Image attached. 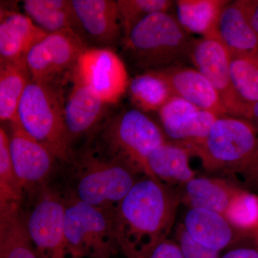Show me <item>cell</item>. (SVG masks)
Returning a JSON list of instances; mask_svg holds the SVG:
<instances>
[{"instance_id": "obj_32", "label": "cell", "mask_w": 258, "mask_h": 258, "mask_svg": "<svg viewBox=\"0 0 258 258\" xmlns=\"http://www.w3.org/2000/svg\"><path fill=\"white\" fill-rule=\"evenodd\" d=\"M148 258H184L179 245L165 239L154 247Z\"/></svg>"}, {"instance_id": "obj_10", "label": "cell", "mask_w": 258, "mask_h": 258, "mask_svg": "<svg viewBox=\"0 0 258 258\" xmlns=\"http://www.w3.org/2000/svg\"><path fill=\"white\" fill-rule=\"evenodd\" d=\"M73 75L89 86L105 103H117L128 90V73L119 56L108 48L86 49Z\"/></svg>"}, {"instance_id": "obj_29", "label": "cell", "mask_w": 258, "mask_h": 258, "mask_svg": "<svg viewBox=\"0 0 258 258\" xmlns=\"http://www.w3.org/2000/svg\"><path fill=\"white\" fill-rule=\"evenodd\" d=\"M23 189L15 173L10 151L9 136L0 128V206L20 205Z\"/></svg>"}, {"instance_id": "obj_12", "label": "cell", "mask_w": 258, "mask_h": 258, "mask_svg": "<svg viewBox=\"0 0 258 258\" xmlns=\"http://www.w3.org/2000/svg\"><path fill=\"white\" fill-rule=\"evenodd\" d=\"M10 124V155L22 188L26 191L41 187L52 174L55 157L19 122Z\"/></svg>"}, {"instance_id": "obj_35", "label": "cell", "mask_w": 258, "mask_h": 258, "mask_svg": "<svg viewBox=\"0 0 258 258\" xmlns=\"http://www.w3.org/2000/svg\"><path fill=\"white\" fill-rule=\"evenodd\" d=\"M249 183L258 190V161L244 171Z\"/></svg>"}, {"instance_id": "obj_18", "label": "cell", "mask_w": 258, "mask_h": 258, "mask_svg": "<svg viewBox=\"0 0 258 258\" xmlns=\"http://www.w3.org/2000/svg\"><path fill=\"white\" fill-rule=\"evenodd\" d=\"M217 34L231 56H248L258 52V35L237 1L229 2L219 19Z\"/></svg>"}, {"instance_id": "obj_23", "label": "cell", "mask_w": 258, "mask_h": 258, "mask_svg": "<svg viewBox=\"0 0 258 258\" xmlns=\"http://www.w3.org/2000/svg\"><path fill=\"white\" fill-rule=\"evenodd\" d=\"M26 61L1 63L0 67V119L18 122L19 105L25 88L31 81Z\"/></svg>"}, {"instance_id": "obj_19", "label": "cell", "mask_w": 258, "mask_h": 258, "mask_svg": "<svg viewBox=\"0 0 258 258\" xmlns=\"http://www.w3.org/2000/svg\"><path fill=\"white\" fill-rule=\"evenodd\" d=\"M184 223V230L193 240L212 250L219 252L233 241V227L219 212L191 208Z\"/></svg>"}, {"instance_id": "obj_13", "label": "cell", "mask_w": 258, "mask_h": 258, "mask_svg": "<svg viewBox=\"0 0 258 258\" xmlns=\"http://www.w3.org/2000/svg\"><path fill=\"white\" fill-rule=\"evenodd\" d=\"M158 112L166 137L189 149L203 143L219 117L174 96Z\"/></svg>"}, {"instance_id": "obj_31", "label": "cell", "mask_w": 258, "mask_h": 258, "mask_svg": "<svg viewBox=\"0 0 258 258\" xmlns=\"http://www.w3.org/2000/svg\"><path fill=\"white\" fill-rule=\"evenodd\" d=\"M179 247L184 258H219V252L198 244L184 230L180 234Z\"/></svg>"}, {"instance_id": "obj_21", "label": "cell", "mask_w": 258, "mask_h": 258, "mask_svg": "<svg viewBox=\"0 0 258 258\" xmlns=\"http://www.w3.org/2000/svg\"><path fill=\"white\" fill-rule=\"evenodd\" d=\"M224 0H178L175 2L178 21L185 31L202 37L218 36L219 19Z\"/></svg>"}, {"instance_id": "obj_22", "label": "cell", "mask_w": 258, "mask_h": 258, "mask_svg": "<svg viewBox=\"0 0 258 258\" xmlns=\"http://www.w3.org/2000/svg\"><path fill=\"white\" fill-rule=\"evenodd\" d=\"M23 8L27 16L47 33L74 31L80 35L81 28L71 1L26 0Z\"/></svg>"}, {"instance_id": "obj_4", "label": "cell", "mask_w": 258, "mask_h": 258, "mask_svg": "<svg viewBox=\"0 0 258 258\" xmlns=\"http://www.w3.org/2000/svg\"><path fill=\"white\" fill-rule=\"evenodd\" d=\"M166 142L161 127L144 112L134 108L108 120L93 148L103 157L147 176L148 157Z\"/></svg>"}, {"instance_id": "obj_37", "label": "cell", "mask_w": 258, "mask_h": 258, "mask_svg": "<svg viewBox=\"0 0 258 258\" xmlns=\"http://www.w3.org/2000/svg\"><path fill=\"white\" fill-rule=\"evenodd\" d=\"M257 236H258V234H257Z\"/></svg>"}, {"instance_id": "obj_27", "label": "cell", "mask_w": 258, "mask_h": 258, "mask_svg": "<svg viewBox=\"0 0 258 258\" xmlns=\"http://www.w3.org/2000/svg\"><path fill=\"white\" fill-rule=\"evenodd\" d=\"M230 73L236 94L250 111L258 102V52L252 55L231 56Z\"/></svg>"}, {"instance_id": "obj_2", "label": "cell", "mask_w": 258, "mask_h": 258, "mask_svg": "<svg viewBox=\"0 0 258 258\" xmlns=\"http://www.w3.org/2000/svg\"><path fill=\"white\" fill-rule=\"evenodd\" d=\"M195 39L185 31L176 15L161 12L135 25L123 37V49L129 64L142 74L189 60Z\"/></svg>"}, {"instance_id": "obj_36", "label": "cell", "mask_w": 258, "mask_h": 258, "mask_svg": "<svg viewBox=\"0 0 258 258\" xmlns=\"http://www.w3.org/2000/svg\"><path fill=\"white\" fill-rule=\"evenodd\" d=\"M248 120L254 125L258 132V102L251 108Z\"/></svg>"}, {"instance_id": "obj_5", "label": "cell", "mask_w": 258, "mask_h": 258, "mask_svg": "<svg viewBox=\"0 0 258 258\" xmlns=\"http://www.w3.org/2000/svg\"><path fill=\"white\" fill-rule=\"evenodd\" d=\"M64 102L52 84L28 83L19 105L18 122L55 159L69 164L74 155L64 118Z\"/></svg>"}, {"instance_id": "obj_14", "label": "cell", "mask_w": 258, "mask_h": 258, "mask_svg": "<svg viewBox=\"0 0 258 258\" xmlns=\"http://www.w3.org/2000/svg\"><path fill=\"white\" fill-rule=\"evenodd\" d=\"M152 72L165 81L173 96L184 99L200 109L211 111L219 116L227 115L218 93L195 68L179 64Z\"/></svg>"}, {"instance_id": "obj_33", "label": "cell", "mask_w": 258, "mask_h": 258, "mask_svg": "<svg viewBox=\"0 0 258 258\" xmlns=\"http://www.w3.org/2000/svg\"><path fill=\"white\" fill-rule=\"evenodd\" d=\"M238 3L258 35V0H238Z\"/></svg>"}, {"instance_id": "obj_11", "label": "cell", "mask_w": 258, "mask_h": 258, "mask_svg": "<svg viewBox=\"0 0 258 258\" xmlns=\"http://www.w3.org/2000/svg\"><path fill=\"white\" fill-rule=\"evenodd\" d=\"M64 217L63 198L43 191L25 220L37 258H68Z\"/></svg>"}, {"instance_id": "obj_30", "label": "cell", "mask_w": 258, "mask_h": 258, "mask_svg": "<svg viewBox=\"0 0 258 258\" xmlns=\"http://www.w3.org/2000/svg\"><path fill=\"white\" fill-rule=\"evenodd\" d=\"M122 30L124 37L135 25L154 13L169 12L175 2L169 0H118Z\"/></svg>"}, {"instance_id": "obj_17", "label": "cell", "mask_w": 258, "mask_h": 258, "mask_svg": "<svg viewBox=\"0 0 258 258\" xmlns=\"http://www.w3.org/2000/svg\"><path fill=\"white\" fill-rule=\"evenodd\" d=\"M74 86L64 104V118L71 144L95 128L103 116V100L73 75Z\"/></svg>"}, {"instance_id": "obj_6", "label": "cell", "mask_w": 258, "mask_h": 258, "mask_svg": "<svg viewBox=\"0 0 258 258\" xmlns=\"http://www.w3.org/2000/svg\"><path fill=\"white\" fill-rule=\"evenodd\" d=\"M66 251L71 258H111L119 250L113 212L64 197Z\"/></svg>"}, {"instance_id": "obj_26", "label": "cell", "mask_w": 258, "mask_h": 258, "mask_svg": "<svg viewBox=\"0 0 258 258\" xmlns=\"http://www.w3.org/2000/svg\"><path fill=\"white\" fill-rule=\"evenodd\" d=\"M0 258H37L25 220L18 215L0 220Z\"/></svg>"}, {"instance_id": "obj_24", "label": "cell", "mask_w": 258, "mask_h": 258, "mask_svg": "<svg viewBox=\"0 0 258 258\" xmlns=\"http://www.w3.org/2000/svg\"><path fill=\"white\" fill-rule=\"evenodd\" d=\"M185 185V195L191 208H202L225 214L236 190L218 180L194 177Z\"/></svg>"}, {"instance_id": "obj_25", "label": "cell", "mask_w": 258, "mask_h": 258, "mask_svg": "<svg viewBox=\"0 0 258 258\" xmlns=\"http://www.w3.org/2000/svg\"><path fill=\"white\" fill-rule=\"evenodd\" d=\"M131 101L143 112L159 111L172 98L165 81L156 73L138 74L129 81Z\"/></svg>"}, {"instance_id": "obj_20", "label": "cell", "mask_w": 258, "mask_h": 258, "mask_svg": "<svg viewBox=\"0 0 258 258\" xmlns=\"http://www.w3.org/2000/svg\"><path fill=\"white\" fill-rule=\"evenodd\" d=\"M191 154L182 144L167 141L148 157L147 176L166 182L185 184L195 177L189 164Z\"/></svg>"}, {"instance_id": "obj_28", "label": "cell", "mask_w": 258, "mask_h": 258, "mask_svg": "<svg viewBox=\"0 0 258 258\" xmlns=\"http://www.w3.org/2000/svg\"><path fill=\"white\" fill-rule=\"evenodd\" d=\"M224 215L235 229L244 233L257 235V195L243 190H236Z\"/></svg>"}, {"instance_id": "obj_3", "label": "cell", "mask_w": 258, "mask_h": 258, "mask_svg": "<svg viewBox=\"0 0 258 258\" xmlns=\"http://www.w3.org/2000/svg\"><path fill=\"white\" fill-rule=\"evenodd\" d=\"M69 164V195L108 211H113L138 181V173L103 157L93 147L74 153Z\"/></svg>"}, {"instance_id": "obj_15", "label": "cell", "mask_w": 258, "mask_h": 258, "mask_svg": "<svg viewBox=\"0 0 258 258\" xmlns=\"http://www.w3.org/2000/svg\"><path fill=\"white\" fill-rule=\"evenodd\" d=\"M47 34L27 15L1 10L0 62L12 63L26 61L30 50Z\"/></svg>"}, {"instance_id": "obj_1", "label": "cell", "mask_w": 258, "mask_h": 258, "mask_svg": "<svg viewBox=\"0 0 258 258\" xmlns=\"http://www.w3.org/2000/svg\"><path fill=\"white\" fill-rule=\"evenodd\" d=\"M176 199L160 180L139 179L116 208L115 236L126 258H148L164 240L175 212Z\"/></svg>"}, {"instance_id": "obj_7", "label": "cell", "mask_w": 258, "mask_h": 258, "mask_svg": "<svg viewBox=\"0 0 258 258\" xmlns=\"http://www.w3.org/2000/svg\"><path fill=\"white\" fill-rule=\"evenodd\" d=\"M210 170L244 171L258 161V132L245 118L220 115L203 143L191 151Z\"/></svg>"}, {"instance_id": "obj_16", "label": "cell", "mask_w": 258, "mask_h": 258, "mask_svg": "<svg viewBox=\"0 0 258 258\" xmlns=\"http://www.w3.org/2000/svg\"><path fill=\"white\" fill-rule=\"evenodd\" d=\"M81 26L91 38L103 45H114L121 37V21L117 1L72 0Z\"/></svg>"}, {"instance_id": "obj_9", "label": "cell", "mask_w": 258, "mask_h": 258, "mask_svg": "<svg viewBox=\"0 0 258 258\" xmlns=\"http://www.w3.org/2000/svg\"><path fill=\"white\" fill-rule=\"evenodd\" d=\"M86 44L74 31L48 33L37 43L26 57L32 81L52 84L57 76L74 69Z\"/></svg>"}, {"instance_id": "obj_8", "label": "cell", "mask_w": 258, "mask_h": 258, "mask_svg": "<svg viewBox=\"0 0 258 258\" xmlns=\"http://www.w3.org/2000/svg\"><path fill=\"white\" fill-rule=\"evenodd\" d=\"M189 60L218 93L227 115L248 120L250 111L240 101L232 85L230 53L218 36L195 38Z\"/></svg>"}, {"instance_id": "obj_34", "label": "cell", "mask_w": 258, "mask_h": 258, "mask_svg": "<svg viewBox=\"0 0 258 258\" xmlns=\"http://www.w3.org/2000/svg\"><path fill=\"white\" fill-rule=\"evenodd\" d=\"M221 258H258V249L240 247L226 252Z\"/></svg>"}]
</instances>
